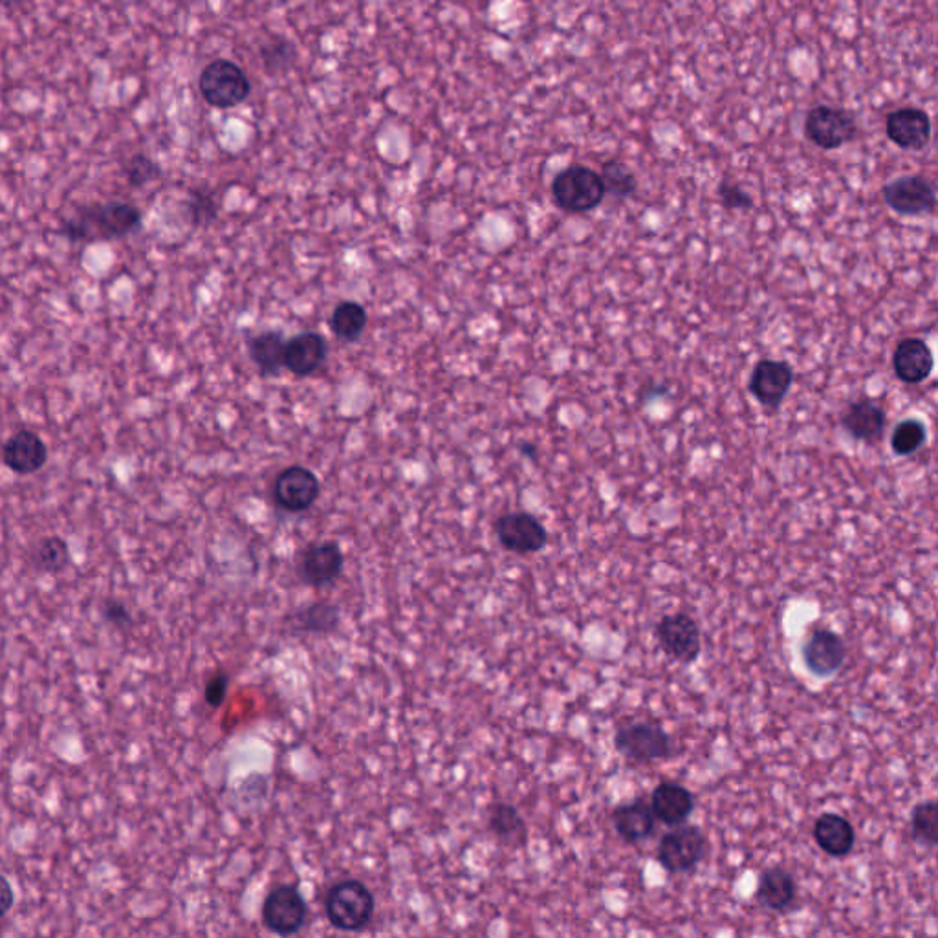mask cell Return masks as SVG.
<instances>
[{"label": "cell", "mask_w": 938, "mask_h": 938, "mask_svg": "<svg viewBox=\"0 0 938 938\" xmlns=\"http://www.w3.org/2000/svg\"><path fill=\"white\" fill-rule=\"evenodd\" d=\"M143 213L136 204L126 200H110L103 204L81 205L64 218L59 235L70 242L94 245L126 239L142 228Z\"/></svg>", "instance_id": "1"}, {"label": "cell", "mask_w": 938, "mask_h": 938, "mask_svg": "<svg viewBox=\"0 0 938 938\" xmlns=\"http://www.w3.org/2000/svg\"><path fill=\"white\" fill-rule=\"evenodd\" d=\"M375 894L356 878L337 881L324 897V913L330 924L342 931H361L375 915Z\"/></svg>", "instance_id": "2"}, {"label": "cell", "mask_w": 938, "mask_h": 938, "mask_svg": "<svg viewBox=\"0 0 938 938\" xmlns=\"http://www.w3.org/2000/svg\"><path fill=\"white\" fill-rule=\"evenodd\" d=\"M551 197L567 213L596 210L607 197L599 173L586 165H570L551 180Z\"/></svg>", "instance_id": "3"}, {"label": "cell", "mask_w": 938, "mask_h": 938, "mask_svg": "<svg viewBox=\"0 0 938 938\" xmlns=\"http://www.w3.org/2000/svg\"><path fill=\"white\" fill-rule=\"evenodd\" d=\"M199 88L211 107L234 108L248 99L251 83L239 64L228 59H215L202 70Z\"/></svg>", "instance_id": "4"}, {"label": "cell", "mask_w": 938, "mask_h": 938, "mask_svg": "<svg viewBox=\"0 0 938 938\" xmlns=\"http://www.w3.org/2000/svg\"><path fill=\"white\" fill-rule=\"evenodd\" d=\"M616 750L632 762L672 759L675 753L672 735L651 721H632L616 729Z\"/></svg>", "instance_id": "5"}, {"label": "cell", "mask_w": 938, "mask_h": 938, "mask_svg": "<svg viewBox=\"0 0 938 938\" xmlns=\"http://www.w3.org/2000/svg\"><path fill=\"white\" fill-rule=\"evenodd\" d=\"M803 131L816 147L834 151L853 142L858 134V121L847 108L818 105L808 110Z\"/></svg>", "instance_id": "6"}, {"label": "cell", "mask_w": 938, "mask_h": 938, "mask_svg": "<svg viewBox=\"0 0 938 938\" xmlns=\"http://www.w3.org/2000/svg\"><path fill=\"white\" fill-rule=\"evenodd\" d=\"M654 638L666 656L686 666L697 662L702 653V632L699 624L686 613L660 618L654 626Z\"/></svg>", "instance_id": "7"}, {"label": "cell", "mask_w": 938, "mask_h": 938, "mask_svg": "<svg viewBox=\"0 0 938 938\" xmlns=\"http://www.w3.org/2000/svg\"><path fill=\"white\" fill-rule=\"evenodd\" d=\"M708 838L694 824H678L658 843L656 859L669 872H689L704 859Z\"/></svg>", "instance_id": "8"}, {"label": "cell", "mask_w": 938, "mask_h": 938, "mask_svg": "<svg viewBox=\"0 0 938 938\" xmlns=\"http://www.w3.org/2000/svg\"><path fill=\"white\" fill-rule=\"evenodd\" d=\"M319 495L321 483L318 475L301 464H292L273 478V502L285 512H307L318 502Z\"/></svg>", "instance_id": "9"}, {"label": "cell", "mask_w": 938, "mask_h": 938, "mask_svg": "<svg viewBox=\"0 0 938 938\" xmlns=\"http://www.w3.org/2000/svg\"><path fill=\"white\" fill-rule=\"evenodd\" d=\"M307 902L296 886L281 883L266 894L262 904V922L280 937L296 935L307 921Z\"/></svg>", "instance_id": "10"}, {"label": "cell", "mask_w": 938, "mask_h": 938, "mask_svg": "<svg viewBox=\"0 0 938 938\" xmlns=\"http://www.w3.org/2000/svg\"><path fill=\"white\" fill-rule=\"evenodd\" d=\"M345 569V554L336 541H319L305 546L297 561V575L305 585L324 589L340 580Z\"/></svg>", "instance_id": "11"}, {"label": "cell", "mask_w": 938, "mask_h": 938, "mask_svg": "<svg viewBox=\"0 0 938 938\" xmlns=\"http://www.w3.org/2000/svg\"><path fill=\"white\" fill-rule=\"evenodd\" d=\"M494 530L502 548L519 556L537 554L548 545L545 524L529 512L504 513L495 521Z\"/></svg>", "instance_id": "12"}, {"label": "cell", "mask_w": 938, "mask_h": 938, "mask_svg": "<svg viewBox=\"0 0 938 938\" xmlns=\"http://www.w3.org/2000/svg\"><path fill=\"white\" fill-rule=\"evenodd\" d=\"M883 202L902 216L931 215L937 205L933 183L922 175L900 177L881 188Z\"/></svg>", "instance_id": "13"}, {"label": "cell", "mask_w": 938, "mask_h": 938, "mask_svg": "<svg viewBox=\"0 0 938 938\" xmlns=\"http://www.w3.org/2000/svg\"><path fill=\"white\" fill-rule=\"evenodd\" d=\"M794 383V369L786 361L761 359L751 370L748 391L751 396L768 409H780L791 393Z\"/></svg>", "instance_id": "14"}, {"label": "cell", "mask_w": 938, "mask_h": 938, "mask_svg": "<svg viewBox=\"0 0 938 938\" xmlns=\"http://www.w3.org/2000/svg\"><path fill=\"white\" fill-rule=\"evenodd\" d=\"M803 664L814 677L831 678L847 660V643L831 629H818L803 645Z\"/></svg>", "instance_id": "15"}, {"label": "cell", "mask_w": 938, "mask_h": 938, "mask_svg": "<svg viewBox=\"0 0 938 938\" xmlns=\"http://www.w3.org/2000/svg\"><path fill=\"white\" fill-rule=\"evenodd\" d=\"M2 462L10 472L19 477H29L39 473L48 462V446L32 429H17L12 432L0 448Z\"/></svg>", "instance_id": "16"}, {"label": "cell", "mask_w": 938, "mask_h": 938, "mask_svg": "<svg viewBox=\"0 0 938 938\" xmlns=\"http://www.w3.org/2000/svg\"><path fill=\"white\" fill-rule=\"evenodd\" d=\"M840 426L843 427V431L847 432L848 437L872 446L880 442L883 432H886L888 413L878 400L862 396L845 407L842 418H840Z\"/></svg>", "instance_id": "17"}, {"label": "cell", "mask_w": 938, "mask_h": 938, "mask_svg": "<svg viewBox=\"0 0 938 938\" xmlns=\"http://www.w3.org/2000/svg\"><path fill=\"white\" fill-rule=\"evenodd\" d=\"M931 120L926 110L902 107L893 110L886 121V132L894 145L905 151H922L931 142Z\"/></svg>", "instance_id": "18"}, {"label": "cell", "mask_w": 938, "mask_h": 938, "mask_svg": "<svg viewBox=\"0 0 938 938\" xmlns=\"http://www.w3.org/2000/svg\"><path fill=\"white\" fill-rule=\"evenodd\" d=\"M935 367L931 348L921 337H905L893 353V370L897 378L907 385H918L931 376Z\"/></svg>", "instance_id": "19"}, {"label": "cell", "mask_w": 938, "mask_h": 938, "mask_svg": "<svg viewBox=\"0 0 938 938\" xmlns=\"http://www.w3.org/2000/svg\"><path fill=\"white\" fill-rule=\"evenodd\" d=\"M329 358V343L318 332H302L290 337L285 345V369L299 378H307L323 367Z\"/></svg>", "instance_id": "20"}, {"label": "cell", "mask_w": 938, "mask_h": 938, "mask_svg": "<svg viewBox=\"0 0 938 938\" xmlns=\"http://www.w3.org/2000/svg\"><path fill=\"white\" fill-rule=\"evenodd\" d=\"M651 810L654 818L669 827H678L691 816L694 808V797L686 786L675 781H664L651 794Z\"/></svg>", "instance_id": "21"}, {"label": "cell", "mask_w": 938, "mask_h": 938, "mask_svg": "<svg viewBox=\"0 0 938 938\" xmlns=\"http://www.w3.org/2000/svg\"><path fill=\"white\" fill-rule=\"evenodd\" d=\"M814 840L824 854L832 858H845L853 853L856 832L853 823L840 814H821L814 823Z\"/></svg>", "instance_id": "22"}, {"label": "cell", "mask_w": 938, "mask_h": 938, "mask_svg": "<svg viewBox=\"0 0 938 938\" xmlns=\"http://www.w3.org/2000/svg\"><path fill=\"white\" fill-rule=\"evenodd\" d=\"M613 823L626 842L638 843L653 834L656 818L648 799L637 797L632 802L621 803L613 810Z\"/></svg>", "instance_id": "23"}, {"label": "cell", "mask_w": 938, "mask_h": 938, "mask_svg": "<svg viewBox=\"0 0 938 938\" xmlns=\"http://www.w3.org/2000/svg\"><path fill=\"white\" fill-rule=\"evenodd\" d=\"M756 897L768 910L786 911L797 899L796 878L780 865L768 867L759 876Z\"/></svg>", "instance_id": "24"}, {"label": "cell", "mask_w": 938, "mask_h": 938, "mask_svg": "<svg viewBox=\"0 0 938 938\" xmlns=\"http://www.w3.org/2000/svg\"><path fill=\"white\" fill-rule=\"evenodd\" d=\"M285 337L275 330L251 337L248 354L262 376H277L285 369Z\"/></svg>", "instance_id": "25"}, {"label": "cell", "mask_w": 938, "mask_h": 938, "mask_svg": "<svg viewBox=\"0 0 938 938\" xmlns=\"http://www.w3.org/2000/svg\"><path fill=\"white\" fill-rule=\"evenodd\" d=\"M489 831L507 845H521L526 842V823L518 808L508 803H494L488 808Z\"/></svg>", "instance_id": "26"}, {"label": "cell", "mask_w": 938, "mask_h": 938, "mask_svg": "<svg viewBox=\"0 0 938 938\" xmlns=\"http://www.w3.org/2000/svg\"><path fill=\"white\" fill-rule=\"evenodd\" d=\"M29 563L40 574H59V572H63L72 563L69 543L61 535L45 537V539L39 541L34 546Z\"/></svg>", "instance_id": "27"}, {"label": "cell", "mask_w": 938, "mask_h": 938, "mask_svg": "<svg viewBox=\"0 0 938 938\" xmlns=\"http://www.w3.org/2000/svg\"><path fill=\"white\" fill-rule=\"evenodd\" d=\"M367 323H369L367 310L364 305L356 301L340 302L329 319L330 330L334 332V336L347 343L358 342Z\"/></svg>", "instance_id": "28"}, {"label": "cell", "mask_w": 938, "mask_h": 938, "mask_svg": "<svg viewBox=\"0 0 938 938\" xmlns=\"http://www.w3.org/2000/svg\"><path fill=\"white\" fill-rule=\"evenodd\" d=\"M342 621V615L336 605L326 602L312 603L305 609L297 610L294 616V627L296 631L307 632V634H329L334 631Z\"/></svg>", "instance_id": "29"}, {"label": "cell", "mask_w": 938, "mask_h": 938, "mask_svg": "<svg viewBox=\"0 0 938 938\" xmlns=\"http://www.w3.org/2000/svg\"><path fill=\"white\" fill-rule=\"evenodd\" d=\"M599 177H602L603 186H605V193L610 194L613 199L626 200L637 194V177L621 159L605 162L602 165Z\"/></svg>", "instance_id": "30"}, {"label": "cell", "mask_w": 938, "mask_h": 938, "mask_svg": "<svg viewBox=\"0 0 938 938\" xmlns=\"http://www.w3.org/2000/svg\"><path fill=\"white\" fill-rule=\"evenodd\" d=\"M926 440L927 429L924 421L907 418L894 427L893 435H891V450H893L894 455L899 456L915 455L916 451L924 448Z\"/></svg>", "instance_id": "31"}, {"label": "cell", "mask_w": 938, "mask_h": 938, "mask_svg": "<svg viewBox=\"0 0 938 938\" xmlns=\"http://www.w3.org/2000/svg\"><path fill=\"white\" fill-rule=\"evenodd\" d=\"M913 838L924 845L935 847L938 840V808L935 802L918 803L911 814Z\"/></svg>", "instance_id": "32"}, {"label": "cell", "mask_w": 938, "mask_h": 938, "mask_svg": "<svg viewBox=\"0 0 938 938\" xmlns=\"http://www.w3.org/2000/svg\"><path fill=\"white\" fill-rule=\"evenodd\" d=\"M186 211H188L189 223L193 224L194 228H205L218 216V204L210 191L191 189L186 202Z\"/></svg>", "instance_id": "33"}, {"label": "cell", "mask_w": 938, "mask_h": 938, "mask_svg": "<svg viewBox=\"0 0 938 938\" xmlns=\"http://www.w3.org/2000/svg\"><path fill=\"white\" fill-rule=\"evenodd\" d=\"M162 175V167L147 154H132L123 164V177L131 188L140 189Z\"/></svg>", "instance_id": "34"}, {"label": "cell", "mask_w": 938, "mask_h": 938, "mask_svg": "<svg viewBox=\"0 0 938 938\" xmlns=\"http://www.w3.org/2000/svg\"><path fill=\"white\" fill-rule=\"evenodd\" d=\"M262 61L268 72H281L296 61V48L290 40L283 37H272L270 43L262 46Z\"/></svg>", "instance_id": "35"}, {"label": "cell", "mask_w": 938, "mask_h": 938, "mask_svg": "<svg viewBox=\"0 0 938 938\" xmlns=\"http://www.w3.org/2000/svg\"><path fill=\"white\" fill-rule=\"evenodd\" d=\"M716 193H719V199L726 210L748 211L753 207V199L746 193L745 189L740 188L739 183L723 180L716 189Z\"/></svg>", "instance_id": "36"}, {"label": "cell", "mask_w": 938, "mask_h": 938, "mask_svg": "<svg viewBox=\"0 0 938 938\" xmlns=\"http://www.w3.org/2000/svg\"><path fill=\"white\" fill-rule=\"evenodd\" d=\"M103 618L110 626L118 627L120 631H127V629H131L132 624V615L127 609V605L120 599H116V597H107L105 602H103L102 607Z\"/></svg>", "instance_id": "37"}, {"label": "cell", "mask_w": 938, "mask_h": 938, "mask_svg": "<svg viewBox=\"0 0 938 938\" xmlns=\"http://www.w3.org/2000/svg\"><path fill=\"white\" fill-rule=\"evenodd\" d=\"M229 677L226 672H216L205 682L204 700L210 708H221L228 697Z\"/></svg>", "instance_id": "38"}, {"label": "cell", "mask_w": 938, "mask_h": 938, "mask_svg": "<svg viewBox=\"0 0 938 938\" xmlns=\"http://www.w3.org/2000/svg\"><path fill=\"white\" fill-rule=\"evenodd\" d=\"M13 902H15V893H13L12 883L8 881L7 876L0 875V918L12 910Z\"/></svg>", "instance_id": "39"}, {"label": "cell", "mask_w": 938, "mask_h": 938, "mask_svg": "<svg viewBox=\"0 0 938 938\" xmlns=\"http://www.w3.org/2000/svg\"><path fill=\"white\" fill-rule=\"evenodd\" d=\"M519 450H521L523 455L532 456V459H535V455H537V450H535V446L532 444H523Z\"/></svg>", "instance_id": "40"}]
</instances>
